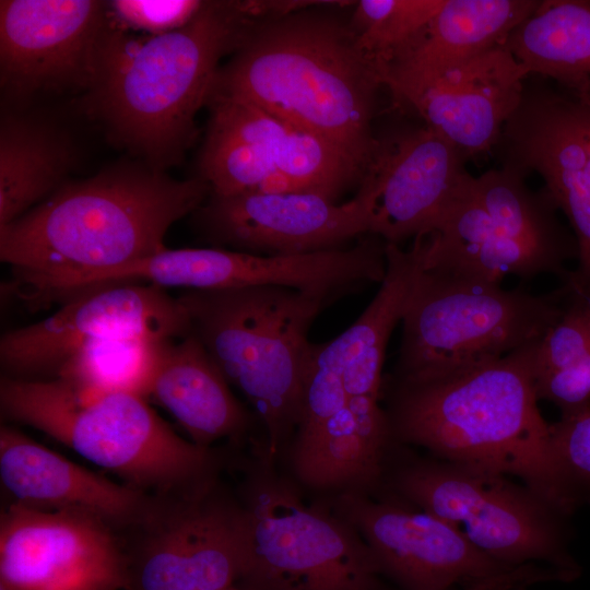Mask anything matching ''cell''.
<instances>
[{
    "label": "cell",
    "mask_w": 590,
    "mask_h": 590,
    "mask_svg": "<svg viewBox=\"0 0 590 590\" xmlns=\"http://www.w3.org/2000/svg\"><path fill=\"white\" fill-rule=\"evenodd\" d=\"M211 194L201 177L178 180L123 164L67 182L0 227V260L30 305H48L83 279L155 255L169 227Z\"/></svg>",
    "instance_id": "6da1fadb"
},
{
    "label": "cell",
    "mask_w": 590,
    "mask_h": 590,
    "mask_svg": "<svg viewBox=\"0 0 590 590\" xmlns=\"http://www.w3.org/2000/svg\"><path fill=\"white\" fill-rule=\"evenodd\" d=\"M540 341L423 380L390 377L385 412L397 444L518 477L571 516L590 505V493L559 463L551 424L538 408L534 378Z\"/></svg>",
    "instance_id": "7a4b0ae2"
},
{
    "label": "cell",
    "mask_w": 590,
    "mask_h": 590,
    "mask_svg": "<svg viewBox=\"0 0 590 590\" xmlns=\"http://www.w3.org/2000/svg\"><path fill=\"white\" fill-rule=\"evenodd\" d=\"M255 21L247 1H204L187 25L162 35L137 34L110 15L87 111L151 167L178 163L196 138L194 118L209 102L221 59Z\"/></svg>",
    "instance_id": "3957f363"
},
{
    "label": "cell",
    "mask_w": 590,
    "mask_h": 590,
    "mask_svg": "<svg viewBox=\"0 0 590 590\" xmlns=\"http://www.w3.org/2000/svg\"><path fill=\"white\" fill-rule=\"evenodd\" d=\"M381 87L349 23L302 10L255 21L211 94L248 102L330 142L364 174L377 142L371 121Z\"/></svg>",
    "instance_id": "277c9868"
},
{
    "label": "cell",
    "mask_w": 590,
    "mask_h": 590,
    "mask_svg": "<svg viewBox=\"0 0 590 590\" xmlns=\"http://www.w3.org/2000/svg\"><path fill=\"white\" fill-rule=\"evenodd\" d=\"M193 333L260 417L273 464L299 426L315 344L308 332L333 296L281 285L186 290Z\"/></svg>",
    "instance_id": "5b68a950"
},
{
    "label": "cell",
    "mask_w": 590,
    "mask_h": 590,
    "mask_svg": "<svg viewBox=\"0 0 590 590\" xmlns=\"http://www.w3.org/2000/svg\"><path fill=\"white\" fill-rule=\"evenodd\" d=\"M0 410L149 495L190 488L217 471L211 447L179 436L135 393L1 376Z\"/></svg>",
    "instance_id": "8992f818"
},
{
    "label": "cell",
    "mask_w": 590,
    "mask_h": 590,
    "mask_svg": "<svg viewBox=\"0 0 590 590\" xmlns=\"http://www.w3.org/2000/svg\"><path fill=\"white\" fill-rule=\"evenodd\" d=\"M566 285L547 294L460 276L420 272L403 318L391 378L416 381L507 355L540 341L564 314Z\"/></svg>",
    "instance_id": "52a82bcc"
},
{
    "label": "cell",
    "mask_w": 590,
    "mask_h": 590,
    "mask_svg": "<svg viewBox=\"0 0 590 590\" xmlns=\"http://www.w3.org/2000/svg\"><path fill=\"white\" fill-rule=\"evenodd\" d=\"M557 211L543 187L532 190L510 167L469 174L428 233L424 269L498 284L507 275L553 273L565 280L577 244Z\"/></svg>",
    "instance_id": "ba28073f"
},
{
    "label": "cell",
    "mask_w": 590,
    "mask_h": 590,
    "mask_svg": "<svg viewBox=\"0 0 590 590\" xmlns=\"http://www.w3.org/2000/svg\"><path fill=\"white\" fill-rule=\"evenodd\" d=\"M267 458L238 499L247 590H382L381 571L361 534L337 512L306 505Z\"/></svg>",
    "instance_id": "9c48e42d"
},
{
    "label": "cell",
    "mask_w": 590,
    "mask_h": 590,
    "mask_svg": "<svg viewBox=\"0 0 590 590\" xmlns=\"http://www.w3.org/2000/svg\"><path fill=\"white\" fill-rule=\"evenodd\" d=\"M387 480L394 497L453 524L499 562L580 574L570 516L523 483L434 457L408 460Z\"/></svg>",
    "instance_id": "30bf717a"
},
{
    "label": "cell",
    "mask_w": 590,
    "mask_h": 590,
    "mask_svg": "<svg viewBox=\"0 0 590 590\" xmlns=\"http://www.w3.org/2000/svg\"><path fill=\"white\" fill-rule=\"evenodd\" d=\"M200 177L212 196L310 192L335 200L362 167L330 142L243 99L211 94Z\"/></svg>",
    "instance_id": "8fae6325"
},
{
    "label": "cell",
    "mask_w": 590,
    "mask_h": 590,
    "mask_svg": "<svg viewBox=\"0 0 590 590\" xmlns=\"http://www.w3.org/2000/svg\"><path fill=\"white\" fill-rule=\"evenodd\" d=\"M334 509L364 539L382 576L402 590H517L571 580L556 568L499 562L453 524L398 498L375 500L365 493L344 492Z\"/></svg>",
    "instance_id": "7c38bea8"
},
{
    "label": "cell",
    "mask_w": 590,
    "mask_h": 590,
    "mask_svg": "<svg viewBox=\"0 0 590 590\" xmlns=\"http://www.w3.org/2000/svg\"><path fill=\"white\" fill-rule=\"evenodd\" d=\"M120 536L128 590H226L241 575V508L216 475L184 491L152 495Z\"/></svg>",
    "instance_id": "4fadbf2b"
},
{
    "label": "cell",
    "mask_w": 590,
    "mask_h": 590,
    "mask_svg": "<svg viewBox=\"0 0 590 590\" xmlns=\"http://www.w3.org/2000/svg\"><path fill=\"white\" fill-rule=\"evenodd\" d=\"M191 333L178 297L146 283H121L82 292L48 318L5 332L0 340L2 376L55 378L78 351L113 339H180Z\"/></svg>",
    "instance_id": "5bb4252c"
},
{
    "label": "cell",
    "mask_w": 590,
    "mask_h": 590,
    "mask_svg": "<svg viewBox=\"0 0 590 590\" xmlns=\"http://www.w3.org/2000/svg\"><path fill=\"white\" fill-rule=\"evenodd\" d=\"M494 151L500 166L542 177L577 244L578 268L564 281L590 291V104L564 88L526 82Z\"/></svg>",
    "instance_id": "9a60e30c"
},
{
    "label": "cell",
    "mask_w": 590,
    "mask_h": 590,
    "mask_svg": "<svg viewBox=\"0 0 590 590\" xmlns=\"http://www.w3.org/2000/svg\"><path fill=\"white\" fill-rule=\"evenodd\" d=\"M0 587L5 590H128L120 533L83 510L17 503L0 515Z\"/></svg>",
    "instance_id": "2e32d148"
},
{
    "label": "cell",
    "mask_w": 590,
    "mask_h": 590,
    "mask_svg": "<svg viewBox=\"0 0 590 590\" xmlns=\"http://www.w3.org/2000/svg\"><path fill=\"white\" fill-rule=\"evenodd\" d=\"M109 19L103 1L1 0L2 91L17 99L87 91Z\"/></svg>",
    "instance_id": "e0dca14e"
},
{
    "label": "cell",
    "mask_w": 590,
    "mask_h": 590,
    "mask_svg": "<svg viewBox=\"0 0 590 590\" xmlns=\"http://www.w3.org/2000/svg\"><path fill=\"white\" fill-rule=\"evenodd\" d=\"M193 215L214 247L271 257L343 249L370 226L362 190L341 204L310 192L210 194Z\"/></svg>",
    "instance_id": "ac0fdd59"
},
{
    "label": "cell",
    "mask_w": 590,
    "mask_h": 590,
    "mask_svg": "<svg viewBox=\"0 0 590 590\" xmlns=\"http://www.w3.org/2000/svg\"><path fill=\"white\" fill-rule=\"evenodd\" d=\"M465 163L424 123L377 137L358 189L369 200V234L400 246L432 233L469 176Z\"/></svg>",
    "instance_id": "d6986e66"
},
{
    "label": "cell",
    "mask_w": 590,
    "mask_h": 590,
    "mask_svg": "<svg viewBox=\"0 0 590 590\" xmlns=\"http://www.w3.org/2000/svg\"><path fill=\"white\" fill-rule=\"evenodd\" d=\"M531 76L504 46L446 73L404 109L414 111L468 162L495 150Z\"/></svg>",
    "instance_id": "ffe728a7"
},
{
    "label": "cell",
    "mask_w": 590,
    "mask_h": 590,
    "mask_svg": "<svg viewBox=\"0 0 590 590\" xmlns=\"http://www.w3.org/2000/svg\"><path fill=\"white\" fill-rule=\"evenodd\" d=\"M0 482L13 503L87 511L119 533L140 519L152 496L79 465L10 425L0 427Z\"/></svg>",
    "instance_id": "44dd1931"
},
{
    "label": "cell",
    "mask_w": 590,
    "mask_h": 590,
    "mask_svg": "<svg viewBox=\"0 0 590 590\" xmlns=\"http://www.w3.org/2000/svg\"><path fill=\"white\" fill-rule=\"evenodd\" d=\"M337 276L338 263L331 252L271 257L213 247L166 248L97 274L93 281L102 285L146 283L194 291L281 285L322 292L335 283Z\"/></svg>",
    "instance_id": "7402d4cb"
},
{
    "label": "cell",
    "mask_w": 590,
    "mask_h": 590,
    "mask_svg": "<svg viewBox=\"0 0 590 590\" xmlns=\"http://www.w3.org/2000/svg\"><path fill=\"white\" fill-rule=\"evenodd\" d=\"M540 0H446L438 13L388 64L382 84L394 106L477 56L503 46Z\"/></svg>",
    "instance_id": "603a6c76"
},
{
    "label": "cell",
    "mask_w": 590,
    "mask_h": 590,
    "mask_svg": "<svg viewBox=\"0 0 590 590\" xmlns=\"http://www.w3.org/2000/svg\"><path fill=\"white\" fill-rule=\"evenodd\" d=\"M378 400L351 397L318 429L293 441V470L303 484L319 491L366 494L381 483L397 442Z\"/></svg>",
    "instance_id": "cb8c5ba5"
},
{
    "label": "cell",
    "mask_w": 590,
    "mask_h": 590,
    "mask_svg": "<svg viewBox=\"0 0 590 590\" xmlns=\"http://www.w3.org/2000/svg\"><path fill=\"white\" fill-rule=\"evenodd\" d=\"M426 247V234L414 237L409 249L386 244V274L370 304L335 339L315 344V364L338 374L349 398H380L388 340L424 268Z\"/></svg>",
    "instance_id": "d4e9b609"
},
{
    "label": "cell",
    "mask_w": 590,
    "mask_h": 590,
    "mask_svg": "<svg viewBox=\"0 0 590 590\" xmlns=\"http://www.w3.org/2000/svg\"><path fill=\"white\" fill-rule=\"evenodd\" d=\"M149 398L166 409L200 446L239 438L251 426L250 412L233 394L193 333L164 342Z\"/></svg>",
    "instance_id": "484cf974"
},
{
    "label": "cell",
    "mask_w": 590,
    "mask_h": 590,
    "mask_svg": "<svg viewBox=\"0 0 590 590\" xmlns=\"http://www.w3.org/2000/svg\"><path fill=\"white\" fill-rule=\"evenodd\" d=\"M72 137L45 118L7 113L0 123V227L62 185L78 163Z\"/></svg>",
    "instance_id": "4316f807"
},
{
    "label": "cell",
    "mask_w": 590,
    "mask_h": 590,
    "mask_svg": "<svg viewBox=\"0 0 590 590\" xmlns=\"http://www.w3.org/2000/svg\"><path fill=\"white\" fill-rule=\"evenodd\" d=\"M529 70L560 88L590 95V1L544 0L503 45Z\"/></svg>",
    "instance_id": "83f0119b"
},
{
    "label": "cell",
    "mask_w": 590,
    "mask_h": 590,
    "mask_svg": "<svg viewBox=\"0 0 590 590\" xmlns=\"http://www.w3.org/2000/svg\"><path fill=\"white\" fill-rule=\"evenodd\" d=\"M165 341L113 339L94 342L70 357L56 377L96 389L131 392L146 399Z\"/></svg>",
    "instance_id": "f1b7e54d"
},
{
    "label": "cell",
    "mask_w": 590,
    "mask_h": 590,
    "mask_svg": "<svg viewBox=\"0 0 590 590\" xmlns=\"http://www.w3.org/2000/svg\"><path fill=\"white\" fill-rule=\"evenodd\" d=\"M446 0H361L349 22L382 81L388 64L438 13ZM384 85V84H382Z\"/></svg>",
    "instance_id": "f546056e"
},
{
    "label": "cell",
    "mask_w": 590,
    "mask_h": 590,
    "mask_svg": "<svg viewBox=\"0 0 590 590\" xmlns=\"http://www.w3.org/2000/svg\"><path fill=\"white\" fill-rule=\"evenodd\" d=\"M588 355H590V315L569 291V300L564 314L539 343L535 378L575 364Z\"/></svg>",
    "instance_id": "4dcf8cb0"
},
{
    "label": "cell",
    "mask_w": 590,
    "mask_h": 590,
    "mask_svg": "<svg viewBox=\"0 0 590 590\" xmlns=\"http://www.w3.org/2000/svg\"><path fill=\"white\" fill-rule=\"evenodd\" d=\"M198 0H115L111 17L121 26L145 35H162L187 25L201 10Z\"/></svg>",
    "instance_id": "1f68e13d"
},
{
    "label": "cell",
    "mask_w": 590,
    "mask_h": 590,
    "mask_svg": "<svg viewBox=\"0 0 590 590\" xmlns=\"http://www.w3.org/2000/svg\"><path fill=\"white\" fill-rule=\"evenodd\" d=\"M538 400L554 403L562 418L590 410V355L567 367L534 379Z\"/></svg>",
    "instance_id": "d6a6232c"
},
{
    "label": "cell",
    "mask_w": 590,
    "mask_h": 590,
    "mask_svg": "<svg viewBox=\"0 0 590 590\" xmlns=\"http://www.w3.org/2000/svg\"><path fill=\"white\" fill-rule=\"evenodd\" d=\"M347 400L342 378L331 370L319 367L314 359L305 384L303 414L294 440L318 429L345 406Z\"/></svg>",
    "instance_id": "836d02e7"
},
{
    "label": "cell",
    "mask_w": 590,
    "mask_h": 590,
    "mask_svg": "<svg viewBox=\"0 0 590 590\" xmlns=\"http://www.w3.org/2000/svg\"><path fill=\"white\" fill-rule=\"evenodd\" d=\"M551 439L562 467L590 493V410L551 424Z\"/></svg>",
    "instance_id": "e575fe53"
},
{
    "label": "cell",
    "mask_w": 590,
    "mask_h": 590,
    "mask_svg": "<svg viewBox=\"0 0 590 590\" xmlns=\"http://www.w3.org/2000/svg\"><path fill=\"white\" fill-rule=\"evenodd\" d=\"M565 285L569 288L570 293L585 306V308L590 315V291L571 287L567 284Z\"/></svg>",
    "instance_id": "d590c367"
},
{
    "label": "cell",
    "mask_w": 590,
    "mask_h": 590,
    "mask_svg": "<svg viewBox=\"0 0 590 590\" xmlns=\"http://www.w3.org/2000/svg\"><path fill=\"white\" fill-rule=\"evenodd\" d=\"M226 590H247V589H245V588H243V587H240L238 585H235V586H233V587H231V588H228Z\"/></svg>",
    "instance_id": "8d00e7d4"
},
{
    "label": "cell",
    "mask_w": 590,
    "mask_h": 590,
    "mask_svg": "<svg viewBox=\"0 0 590 590\" xmlns=\"http://www.w3.org/2000/svg\"><path fill=\"white\" fill-rule=\"evenodd\" d=\"M529 587H520L517 590H528Z\"/></svg>",
    "instance_id": "74e56055"
},
{
    "label": "cell",
    "mask_w": 590,
    "mask_h": 590,
    "mask_svg": "<svg viewBox=\"0 0 590 590\" xmlns=\"http://www.w3.org/2000/svg\"><path fill=\"white\" fill-rule=\"evenodd\" d=\"M0 590H5L4 588L0 587Z\"/></svg>",
    "instance_id": "f35d334b"
}]
</instances>
